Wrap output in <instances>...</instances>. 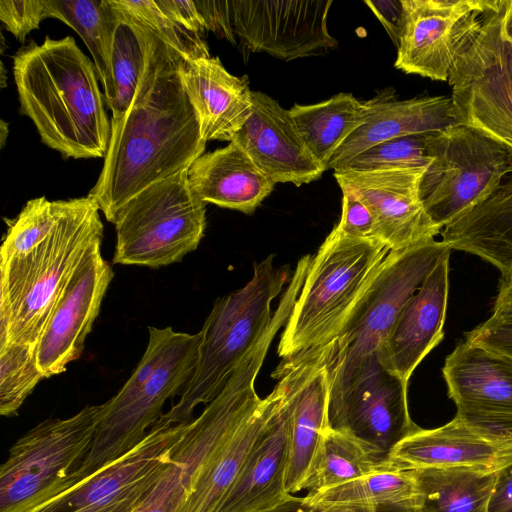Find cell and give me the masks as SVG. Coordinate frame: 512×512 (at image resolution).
Masks as SVG:
<instances>
[{"instance_id":"48","label":"cell","mask_w":512,"mask_h":512,"mask_svg":"<svg viewBox=\"0 0 512 512\" xmlns=\"http://www.w3.org/2000/svg\"><path fill=\"white\" fill-rule=\"evenodd\" d=\"M492 315L512 317V277L501 279Z\"/></svg>"},{"instance_id":"24","label":"cell","mask_w":512,"mask_h":512,"mask_svg":"<svg viewBox=\"0 0 512 512\" xmlns=\"http://www.w3.org/2000/svg\"><path fill=\"white\" fill-rule=\"evenodd\" d=\"M178 74L197 115L202 138L233 141L252 112L246 76L230 74L218 57L182 59Z\"/></svg>"},{"instance_id":"17","label":"cell","mask_w":512,"mask_h":512,"mask_svg":"<svg viewBox=\"0 0 512 512\" xmlns=\"http://www.w3.org/2000/svg\"><path fill=\"white\" fill-rule=\"evenodd\" d=\"M426 168L382 171H334L342 191L361 200L371 211L376 239L390 251L435 239L441 230L433 223L420 197Z\"/></svg>"},{"instance_id":"36","label":"cell","mask_w":512,"mask_h":512,"mask_svg":"<svg viewBox=\"0 0 512 512\" xmlns=\"http://www.w3.org/2000/svg\"><path fill=\"white\" fill-rule=\"evenodd\" d=\"M42 379L35 347L18 342L0 345V414L16 415Z\"/></svg>"},{"instance_id":"23","label":"cell","mask_w":512,"mask_h":512,"mask_svg":"<svg viewBox=\"0 0 512 512\" xmlns=\"http://www.w3.org/2000/svg\"><path fill=\"white\" fill-rule=\"evenodd\" d=\"M450 252L438 260L421 286L404 303L378 348L377 356L382 367L406 382L443 339Z\"/></svg>"},{"instance_id":"41","label":"cell","mask_w":512,"mask_h":512,"mask_svg":"<svg viewBox=\"0 0 512 512\" xmlns=\"http://www.w3.org/2000/svg\"><path fill=\"white\" fill-rule=\"evenodd\" d=\"M465 340L512 358V317L491 315L468 332Z\"/></svg>"},{"instance_id":"28","label":"cell","mask_w":512,"mask_h":512,"mask_svg":"<svg viewBox=\"0 0 512 512\" xmlns=\"http://www.w3.org/2000/svg\"><path fill=\"white\" fill-rule=\"evenodd\" d=\"M283 393L284 386L277 380L273 390L235 428L199 472L179 512H217L264 433Z\"/></svg>"},{"instance_id":"39","label":"cell","mask_w":512,"mask_h":512,"mask_svg":"<svg viewBox=\"0 0 512 512\" xmlns=\"http://www.w3.org/2000/svg\"><path fill=\"white\" fill-rule=\"evenodd\" d=\"M426 135H409L383 141L359 153L340 169L382 171L427 168L431 158L427 150Z\"/></svg>"},{"instance_id":"35","label":"cell","mask_w":512,"mask_h":512,"mask_svg":"<svg viewBox=\"0 0 512 512\" xmlns=\"http://www.w3.org/2000/svg\"><path fill=\"white\" fill-rule=\"evenodd\" d=\"M114 9L117 19L111 54V77L115 98L109 109L112 116H118L128 109L134 98L147 62L152 34L117 8Z\"/></svg>"},{"instance_id":"47","label":"cell","mask_w":512,"mask_h":512,"mask_svg":"<svg viewBox=\"0 0 512 512\" xmlns=\"http://www.w3.org/2000/svg\"><path fill=\"white\" fill-rule=\"evenodd\" d=\"M488 512H512V467L500 473Z\"/></svg>"},{"instance_id":"4","label":"cell","mask_w":512,"mask_h":512,"mask_svg":"<svg viewBox=\"0 0 512 512\" xmlns=\"http://www.w3.org/2000/svg\"><path fill=\"white\" fill-rule=\"evenodd\" d=\"M389 252L379 240L350 236L336 225L312 257L278 355L289 358L335 339Z\"/></svg>"},{"instance_id":"38","label":"cell","mask_w":512,"mask_h":512,"mask_svg":"<svg viewBox=\"0 0 512 512\" xmlns=\"http://www.w3.org/2000/svg\"><path fill=\"white\" fill-rule=\"evenodd\" d=\"M63 206L64 200H29L16 218L7 221L0 259L26 254L43 242L54 229Z\"/></svg>"},{"instance_id":"49","label":"cell","mask_w":512,"mask_h":512,"mask_svg":"<svg viewBox=\"0 0 512 512\" xmlns=\"http://www.w3.org/2000/svg\"><path fill=\"white\" fill-rule=\"evenodd\" d=\"M413 512H425V511L421 509V510L413 511Z\"/></svg>"},{"instance_id":"21","label":"cell","mask_w":512,"mask_h":512,"mask_svg":"<svg viewBox=\"0 0 512 512\" xmlns=\"http://www.w3.org/2000/svg\"><path fill=\"white\" fill-rule=\"evenodd\" d=\"M442 374L456 415L512 434V358L464 340L446 357Z\"/></svg>"},{"instance_id":"1","label":"cell","mask_w":512,"mask_h":512,"mask_svg":"<svg viewBox=\"0 0 512 512\" xmlns=\"http://www.w3.org/2000/svg\"><path fill=\"white\" fill-rule=\"evenodd\" d=\"M182 59L152 34L134 98L123 114L111 118L104 164L88 194L108 222L114 224L120 209L141 191L188 170L204 154L207 142L178 74Z\"/></svg>"},{"instance_id":"13","label":"cell","mask_w":512,"mask_h":512,"mask_svg":"<svg viewBox=\"0 0 512 512\" xmlns=\"http://www.w3.org/2000/svg\"><path fill=\"white\" fill-rule=\"evenodd\" d=\"M191 421L159 418L130 452L29 512H134Z\"/></svg>"},{"instance_id":"22","label":"cell","mask_w":512,"mask_h":512,"mask_svg":"<svg viewBox=\"0 0 512 512\" xmlns=\"http://www.w3.org/2000/svg\"><path fill=\"white\" fill-rule=\"evenodd\" d=\"M233 141L275 184L299 187L326 171L307 148L290 111L259 91H252L251 115Z\"/></svg>"},{"instance_id":"16","label":"cell","mask_w":512,"mask_h":512,"mask_svg":"<svg viewBox=\"0 0 512 512\" xmlns=\"http://www.w3.org/2000/svg\"><path fill=\"white\" fill-rule=\"evenodd\" d=\"M390 470L462 469L500 474L512 467V434L456 415L433 429L419 427L391 450Z\"/></svg>"},{"instance_id":"5","label":"cell","mask_w":512,"mask_h":512,"mask_svg":"<svg viewBox=\"0 0 512 512\" xmlns=\"http://www.w3.org/2000/svg\"><path fill=\"white\" fill-rule=\"evenodd\" d=\"M275 255L255 263L252 278L240 289L218 298L201 332L196 369L180 398L161 418L174 425L193 420L201 404L210 403L269 325L271 303L290 281L288 265L275 266Z\"/></svg>"},{"instance_id":"29","label":"cell","mask_w":512,"mask_h":512,"mask_svg":"<svg viewBox=\"0 0 512 512\" xmlns=\"http://www.w3.org/2000/svg\"><path fill=\"white\" fill-rule=\"evenodd\" d=\"M442 242L451 250L476 255L512 277V174L486 197L444 227Z\"/></svg>"},{"instance_id":"30","label":"cell","mask_w":512,"mask_h":512,"mask_svg":"<svg viewBox=\"0 0 512 512\" xmlns=\"http://www.w3.org/2000/svg\"><path fill=\"white\" fill-rule=\"evenodd\" d=\"M289 111L307 148L327 170L334 153L364 123L366 107L351 93H339L315 104H294Z\"/></svg>"},{"instance_id":"19","label":"cell","mask_w":512,"mask_h":512,"mask_svg":"<svg viewBox=\"0 0 512 512\" xmlns=\"http://www.w3.org/2000/svg\"><path fill=\"white\" fill-rule=\"evenodd\" d=\"M114 273L96 250L77 268L62 291L35 348L44 378L59 375L79 359Z\"/></svg>"},{"instance_id":"25","label":"cell","mask_w":512,"mask_h":512,"mask_svg":"<svg viewBox=\"0 0 512 512\" xmlns=\"http://www.w3.org/2000/svg\"><path fill=\"white\" fill-rule=\"evenodd\" d=\"M274 379L282 382L283 396L217 512H264L290 495L285 488L290 405L284 381Z\"/></svg>"},{"instance_id":"11","label":"cell","mask_w":512,"mask_h":512,"mask_svg":"<svg viewBox=\"0 0 512 512\" xmlns=\"http://www.w3.org/2000/svg\"><path fill=\"white\" fill-rule=\"evenodd\" d=\"M106 404L46 419L21 436L0 468V512H29L59 494L88 454Z\"/></svg>"},{"instance_id":"6","label":"cell","mask_w":512,"mask_h":512,"mask_svg":"<svg viewBox=\"0 0 512 512\" xmlns=\"http://www.w3.org/2000/svg\"><path fill=\"white\" fill-rule=\"evenodd\" d=\"M451 249L432 239L390 251L339 334L324 345L329 402L338 399L365 362L377 355L404 303Z\"/></svg>"},{"instance_id":"40","label":"cell","mask_w":512,"mask_h":512,"mask_svg":"<svg viewBox=\"0 0 512 512\" xmlns=\"http://www.w3.org/2000/svg\"><path fill=\"white\" fill-rule=\"evenodd\" d=\"M45 18H49L47 0L0 1V19L20 42Z\"/></svg>"},{"instance_id":"20","label":"cell","mask_w":512,"mask_h":512,"mask_svg":"<svg viewBox=\"0 0 512 512\" xmlns=\"http://www.w3.org/2000/svg\"><path fill=\"white\" fill-rule=\"evenodd\" d=\"M324 346L283 359L272 372L281 378L290 405V437L285 488L301 491L324 431L328 425L329 386Z\"/></svg>"},{"instance_id":"7","label":"cell","mask_w":512,"mask_h":512,"mask_svg":"<svg viewBox=\"0 0 512 512\" xmlns=\"http://www.w3.org/2000/svg\"><path fill=\"white\" fill-rule=\"evenodd\" d=\"M203 334L172 331L164 352L148 379L139 386L123 385L105 402L91 448L64 482L60 493L77 485L138 446L164 414L163 406L192 377ZM59 493V494H60Z\"/></svg>"},{"instance_id":"10","label":"cell","mask_w":512,"mask_h":512,"mask_svg":"<svg viewBox=\"0 0 512 512\" xmlns=\"http://www.w3.org/2000/svg\"><path fill=\"white\" fill-rule=\"evenodd\" d=\"M426 145L420 197L441 231L512 174V147L476 127L453 124L427 134Z\"/></svg>"},{"instance_id":"2","label":"cell","mask_w":512,"mask_h":512,"mask_svg":"<svg viewBox=\"0 0 512 512\" xmlns=\"http://www.w3.org/2000/svg\"><path fill=\"white\" fill-rule=\"evenodd\" d=\"M21 113L64 158L105 157L110 135L94 63L71 36L31 41L13 57Z\"/></svg>"},{"instance_id":"31","label":"cell","mask_w":512,"mask_h":512,"mask_svg":"<svg viewBox=\"0 0 512 512\" xmlns=\"http://www.w3.org/2000/svg\"><path fill=\"white\" fill-rule=\"evenodd\" d=\"M303 499L314 507L369 505L409 512L424 505L423 491L412 470L377 471L330 489L308 492Z\"/></svg>"},{"instance_id":"43","label":"cell","mask_w":512,"mask_h":512,"mask_svg":"<svg viewBox=\"0 0 512 512\" xmlns=\"http://www.w3.org/2000/svg\"><path fill=\"white\" fill-rule=\"evenodd\" d=\"M206 25V30L214 32L235 44V33L231 21L230 1H195Z\"/></svg>"},{"instance_id":"44","label":"cell","mask_w":512,"mask_h":512,"mask_svg":"<svg viewBox=\"0 0 512 512\" xmlns=\"http://www.w3.org/2000/svg\"><path fill=\"white\" fill-rule=\"evenodd\" d=\"M364 3L381 22L394 45L398 48L404 24L402 0H369Z\"/></svg>"},{"instance_id":"15","label":"cell","mask_w":512,"mask_h":512,"mask_svg":"<svg viewBox=\"0 0 512 512\" xmlns=\"http://www.w3.org/2000/svg\"><path fill=\"white\" fill-rule=\"evenodd\" d=\"M236 36L252 52L281 60L323 54L337 45L327 18L331 0H233Z\"/></svg>"},{"instance_id":"18","label":"cell","mask_w":512,"mask_h":512,"mask_svg":"<svg viewBox=\"0 0 512 512\" xmlns=\"http://www.w3.org/2000/svg\"><path fill=\"white\" fill-rule=\"evenodd\" d=\"M408 382L379 359L338 401L328 405V425L355 436L387 463L393 447L416 431L407 400Z\"/></svg>"},{"instance_id":"32","label":"cell","mask_w":512,"mask_h":512,"mask_svg":"<svg viewBox=\"0 0 512 512\" xmlns=\"http://www.w3.org/2000/svg\"><path fill=\"white\" fill-rule=\"evenodd\" d=\"M47 4L49 18L71 27L87 46L110 108L115 98L111 54L117 19L110 0H47Z\"/></svg>"},{"instance_id":"46","label":"cell","mask_w":512,"mask_h":512,"mask_svg":"<svg viewBox=\"0 0 512 512\" xmlns=\"http://www.w3.org/2000/svg\"><path fill=\"white\" fill-rule=\"evenodd\" d=\"M264 512H409L396 508L377 507L369 505H331L314 507L308 505L303 497L290 494L277 506Z\"/></svg>"},{"instance_id":"37","label":"cell","mask_w":512,"mask_h":512,"mask_svg":"<svg viewBox=\"0 0 512 512\" xmlns=\"http://www.w3.org/2000/svg\"><path fill=\"white\" fill-rule=\"evenodd\" d=\"M112 5L157 36L184 59L210 57L203 37L190 32L157 5L156 0H111Z\"/></svg>"},{"instance_id":"12","label":"cell","mask_w":512,"mask_h":512,"mask_svg":"<svg viewBox=\"0 0 512 512\" xmlns=\"http://www.w3.org/2000/svg\"><path fill=\"white\" fill-rule=\"evenodd\" d=\"M448 83L455 121L512 147V0H494Z\"/></svg>"},{"instance_id":"26","label":"cell","mask_w":512,"mask_h":512,"mask_svg":"<svg viewBox=\"0 0 512 512\" xmlns=\"http://www.w3.org/2000/svg\"><path fill=\"white\" fill-rule=\"evenodd\" d=\"M364 103V123L334 153L328 169H340L359 153L383 141L433 133L457 123L451 98L445 96L398 100L386 93Z\"/></svg>"},{"instance_id":"34","label":"cell","mask_w":512,"mask_h":512,"mask_svg":"<svg viewBox=\"0 0 512 512\" xmlns=\"http://www.w3.org/2000/svg\"><path fill=\"white\" fill-rule=\"evenodd\" d=\"M414 472L424 494L425 512H488L500 475L462 469Z\"/></svg>"},{"instance_id":"45","label":"cell","mask_w":512,"mask_h":512,"mask_svg":"<svg viewBox=\"0 0 512 512\" xmlns=\"http://www.w3.org/2000/svg\"><path fill=\"white\" fill-rule=\"evenodd\" d=\"M156 3L162 11L187 30L203 37L206 25L195 1L157 0Z\"/></svg>"},{"instance_id":"42","label":"cell","mask_w":512,"mask_h":512,"mask_svg":"<svg viewBox=\"0 0 512 512\" xmlns=\"http://www.w3.org/2000/svg\"><path fill=\"white\" fill-rule=\"evenodd\" d=\"M342 194V214L337 226L350 236L376 239L375 220L369 208L350 192Z\"/></svg>"},{"instance_id":"33","label":"cell","mask_w":512,"mask_h":512,"mask_svg":"<svg viewBox=\"0 0 512 512\" xmlns=\"http://www.w3.org/2000/svg\"><path fill=\"white\" fill-rule=\"evenodd\" d=\"M384 470H390L387 463L355 436L328 426L318 445L301 491L330 489Z\"/></svg>"},{"instance_id":"9","label":"cell","mask_w":512,"mask_h":512,"mask_svg":"<svg viewBox=\"0 0 512 512\" xmlns=\"http://www.w3.org/2000/svg\"><path fill=\"white\" fill-rule=\"evenodd\" d=\"M205 204L190 188L187 170L147 187L116 216L112 262L159 268L181 261L204 236Z\"/></svg>"},{"instance_id":"8","label":"cell","mask_w":512,"mask_h":512,"mask_svg":"<svg viewBox=\"0 0 512 512\" xmlns=\"http://www.w3.org/2000/svg\"><path fill=\"white\" fill-rule=\"evenodd\" d=\"M268 353L254 345L222 391L189 423L171 458L134 512H179L199 472L260 404L255 380Z\"/></svg>"},{"instance_id":"27","label":"cell","mask_w":512,"mask_h":512,"mask_svg":"<svg viewBox=\"0 0 512 512\" xmlns=\"http://www.w3.org/2000/svg\"><path fill=\"white\" fill-rule=\"evenodd\" d=\"M192 191L204 203L252 214L275 182L234 141L204 153L187 170Z\"/></svg>"},{"instance_id":"3","label":"cell","mask_w":512,"mask_h":512,"mask_svg":"<svg viewBox=\"0 0 512 512\" xmlns=\"http://www.w3.org/2000/svg\"><path fill=\"white\" fill-rule=\"evenodd\" d=\"M88 195L64 200L50 235L26 254L0 259V345L36 348L50 315L77 268L101 249L104 226Z\"/></svg>"},{"instance_id":"14","label":"cell","mask_w":512,"mask_h":512,"mask_svg":"<svg viewBox=\"0 0 512 512\" xmlns=\"http://www.w3.org/2000/svg\"><path fill=\"white\" fill-rule=\"evenodd\" d=\"M404 24L395 67L448 81L458 58L479 34L494 0H402Z\"/></svg>"}]
</instances>
